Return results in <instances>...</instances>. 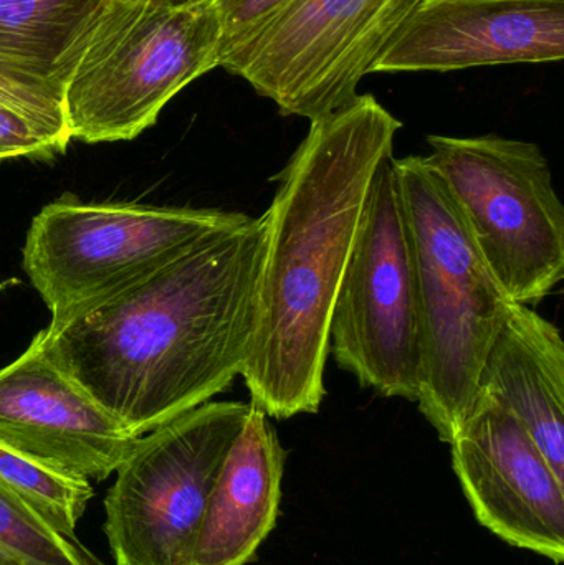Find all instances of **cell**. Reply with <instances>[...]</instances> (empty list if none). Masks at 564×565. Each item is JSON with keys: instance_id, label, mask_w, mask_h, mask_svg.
Segmentation results:
<instances>
[{"instance_id": "cell-1", "label": "cell", "mask_w": 564, "mask_h": 565, "mask_svg": "<svg viewBox=\"0 0 564 565\" xmlns=\"http://www.w3.org/2000/svg\"><path fill=\"white\" fill-rule=\"evenodd\" d=\"M265 218L221 228L132 288L35 335L46 358L135 437L242 375Z\"/></svg>"}, {"instance_id": "cell-2", "label": "cell", "mask_w": 564, "mask_h": 565, "mask_svg": "<svg viewBox=\"0 0 564 565\" xmlns=\"http://www.w3.org/2000/svg\"><path fill=\"white\" fill-rule=\"evenodd\" d=\"M403 122L373 95L310 121L265 212L245 361L251 404L268 418L317 414L327 395L334 299L377 168Z\"/></svg>"}, {"instance_id": "cell-3", "label": "cell", "mask_w": 564, "mask_h": 565, "mask_svg": "<svg viewBox=\"0 0 564 565\" xmlns=\"http://www.w3.org/2000/svg\"><path fill=\"white\" fill-rule=\"evenodd\" d=\"M419 306L416 404L444 444L479 397L487 352L512 299L493 277L443 179L424 156L396 159Z\"/></svg>"}, {"instance_id": "cell-4", "label": "cell", "mask_w": 564, "mask_h": 565, "mask_svg": "<svg viewBox=\"0 0 564 565\" xmlns=\"http://www.w3.org/2000/svg\"><path fill=\"white\" fill-rule=\"evenodd\" d=\"M217 0H103L63 85L70 138L131 141L182 88L219 66Z\"/></svg>"}, {"instance_id": "cell-5", "label": "cell", "mask_w": 564, "mask_h": 565, "mask_svg": "<svg viewBox=\"0 0 564 565\" xmlns=\"http://www.w3.org/2000/svg\"><path fill=\"white\" fill-rule=\"evenodd\" d=\"M248 218L217 209L65 195L33 217L23 270L52 315L49 326H58L151 277L212 232Z\"/></svg>"}, {"instance_id": "cell-6", "label": "cell", "mask_w": 564, "mask_h": 565, "mask_svg": "<svg viewBox=\"0 0 564 565\" xmlns=\"http://www.w3.org/2000/svg\"><path fill=\"white\" fill-rule=\"evenodd\" d=\"M427 164L503 291L539 305L564 278V209L540 146L500 136H427Z\"/></svg>"}, {"instance_id": "cell-7", "label": "cell", "mask_w": 564, "mask_h": 565, "mask_svg": "<svg viewBox=\"0 0 564 565\" xmlns=\"http://www.w3.org/2000/svg\"><path fill=\"white\" fill-rule=\"evenodd\" d=\"M251 402H207L139 437L105 498L116 565H191L199 527Z\"/></svg>"}, {"instance_id": "cell-8", "label": "cell", "mask_w": 564, "mask_h": 565, "mask_svg": "<svg viewBox=\"0 0 564 565\" xmlns=\"http://www.w3.org/2000/svg\"><path fill=\"white\" fill-rule=\"evenodd\" d=\"M338 367L381 397L416 402L421 339L409 222L393 158L377 168L334 299Z\"/></svg>"}, {"instance_id": "cell-9", "label": "cell", "mask_w": 564, "mask_h": 565, "mask_svg": "<svg viewBox=\"0 0 564 565\" xmlns=\"http://www.w3.org/2000/svg\"><path fill=\"white\" fill-rule=\"evenodd\" d=\"M423 0H295L224 66L284 116L308 121L350 105Z\"/></svg>"}, {"instance_id": "cell-10", "label": "cell", "mask_w": 564, "mask_h": 565, "mask_svg": "<svg viewBox=\"0 0 564 565\" xmlns=\"http://www.w3.org/2000/svg\"><path fill=\"white\" fill-rule=\"evenodd\" d=\"M453 468L473 516L510 546L564 561V481L523 425L479 391L449 441Z\"/></svg>"}, {"instance_id": "cell-11", "label": "cell", "mask_w": 564, "mask_h": 565, "mask_svg": "<svg viewBox=\"0 0 564 565\" xmlns=\"http://www.w3.org/2000/svg\"><path fill=\"white\" fill-rule=\"evenodd\" d=\"M139 437L63 374L33 339L0 369V445L66 477L103 481Z\"/></svg>"}, {"instance_id": "cell-12", "label": "cell", "mask_w": 564, "mask_h": 565, "mask_svg": "<svg viewBox=\"0 0 564 565\" xmlns=\"http://www.w3.org/2000/svg\"><path fill=\"white\" fill-rule=\"evenodd\" d=\"M564 0H423L371 73L562 62Z\"/></svg>"}, {"instance_id": "cell-13", "label": "cell", "mask_w": 564, "mask_h": 565, "mask_svg": "<svg viewBox=\"0 0 564 565\" xmlns=\"http://www.w3.org/2000/svg\"><path fill=\"white\" fill-rule=\"evenodd\" d=\"M287 451L251 404L209 498L191 565H248L277 524Z\"/></svg>"}, {"instance_id": "cell-14", "label": "cell", "mask_w": 564, "mask_h": 565, "mask_svg": "<svg viewBox=\"0 0 564 565\" xmlns=\"http://www.w3.org/2000/svg\"><path fill=\"white\" fill-rule=\"evenodd\" d=\"M479 391L529 431L564 481V344L558 326L513 302L479 375Z\"/></svg>"}, {"instance_id": "cell-15", "label": "cell", "mask_w": 564, "mask_h": 565, "mask_svg": "<svg viewBox=\"0 0 564 565\" xmlns=\"http://www.w3.org/2000/svg\"><path fill=\"white\" fill-rule=\"evenodd\" d=\"M103 0H0V72L62 96Z\"/></svg>"}, {"instance_id": "cell-16", "label": "cell", "mask_w": 564, "mask_h": 565, "mask_svg": "<svg viewBox=\"0 0 564 565\" xmlns=\"http://www.w3.org/2000/svg\"><path fill=\"white\" fill-rule=\"evenodd\" d=\"M0 487L63 540L78 541L76 526L95 497L92 483L50 470L0 445Z\"/></svg>"}, {"instance_id": "cell-17", "label": "cell", "mask_w": 564, "mask_h": 565, "mask_svg": "<svg viewBox=\"0 0 564 565\" xmlns=\"http://www.w3.org/2000/svg\"><path fill=\"white\" fill-rule=\"evenodd\" d=\"M0 565H99L79 541L63 540L0 487Z\"/></svg>"}, {"instance_id": "cell-18", "label": "cell", "mask_w": 564, "mask_h": 565, "mask_svg": "<svg viewBox=\"0 0 564 565\" xmlns=\"http://www.w3.org/2000/svg\"><path fill=\"white\" fill-rule=\"evenodd\" d=\"M0 105L32 122L60 151L68 148L70 138L63 113L62 96L43 86L23 82L9 73L0 72Z\"/></svg>"}, {"instance_id": "cell-19", "label": "cell", "mask_w": 564, "mask_h": 565, "mask_svg": "<svg viewBox=\"0 0 564 565\" xmlns=\"http://www.w3.org/2000/svg\"><path fill=\"white\" fill-rule=\"evenodd\" d=\"M295 0H217L221 13L219 66L224 68Z\"/></svg>"}, {"instance_id": "cell-20", "label": "cell", "mask_w": 564, "mask_h": 565, "mask_svg": "<svg viewBox=\"0 0 564 565\" xmlns=\"http://www.w3.org/2000/svg\"><path fill=\"white\" fill-rule=\"evenodd\" d=\"M60 152L55 142L32 122L0 105V161L13 158L52 159Z\"/></svg>"}, {"instance_id": "cell-21", "label": "cell", "mask_w": 564, "mask_h": 565, "mask_svg": "<svg viewBox=\"0 0 564 565\" xmlns=\"http://www.w3.org/2000/svg\"><path fill=\"white\" fill-rule=\"evenodd\" d=\"M161 2L171 3V6H189V3H198L202 0H161Z\"/></svg>"}]
</instances>
